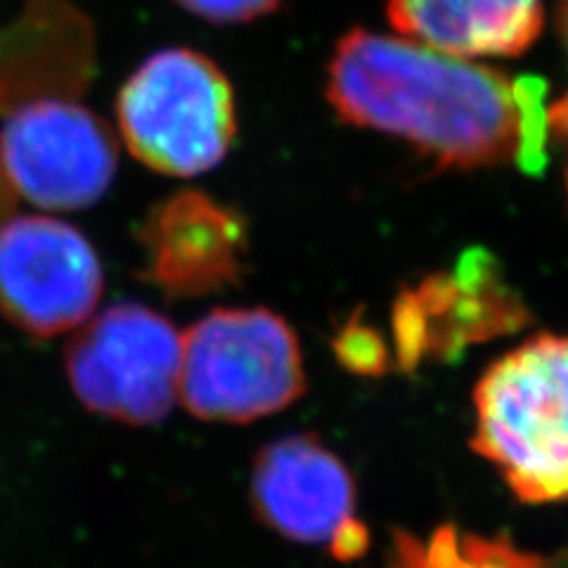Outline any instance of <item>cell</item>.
I'll use <instances>...</instances> for the list:
<instances>
[{
    "label": "cell",
    "mask_w": 568,
    "mask_h": 568,
    "mask_svg": "<svg viewBox=\"0 0 568 568\" xmlns=\"http://www.w3.org/2000/svg\"><path fill=\"white\" fill-rule=\"evenodd\" d=\"M190 14L213 24H240L277 10L280 0H175Z\"/></svg>",
    "instance_id": "12"
},
{
    "label": "cell",
    "mask_w": 568,
    "mask_h": 568,
    "mask_svg": "<svg viewBox=\"0 0 568 568\" xmlns=\"http://www.w3.org/2000/svg\"><path fill=\"white\" fill-rule=\"evenodd\" d=\"M104 290L102 263L77 227L48 216L0 223V315L48 339L91 320Z\"/></svg>",
    "instance_id": "7"
},
{
    "label": "cell",
    "mask_w": 568,
    "mask_h": 568,
    "mask_svg": "<svg viewBox=\"0 0 568 568\" xmlns=\"http://www.w3.org/2000/svg\"><path fill=\"white\" fill-rule=\"evenodd\" d=\"M140 244L152 287L171 298H200L240 282L246 225L209 194L183 190L150 211Z\"/></svg>",
    "instance_id": "9"
},
{
    "label": "cell",
    "mask_w": 568,
    "mask_h": 568,
    "mask_svg": "<svg viewBox=\"0 0 568 568\" xmlns=\"http://www.w3.org/2000/svg\"><path fill=\"white\" fill-rule=\"evenodd\" d=\"M14 197H17V194H14V190H12L10 181H8L3 162H0V223H3L12 213Z\"/></svg>",
    "instance_id": "15"
},
{
    "label": "cell",
    "mask_w": 568,
    "mask_h": 568,
    "mask_svg": "<svg viewBox=\"0 0 568 568\" xmlns=\"http://www.w3.org/2000/svg\"><path fill=\"white\" fill-rule=\"evenodd\" d=\"M403 36L457 58L519 55L542 29V0H390Z\"/></svg>",
    "instance_id": "11"
},
{
    "label": "cell",
    "mask_w": 568,
    "mask_h": 568,
    "mask_svg": "<svg viewBox=\"0 0 568 568\" xmlns=\"http://www.w3.org/2000/svg\"><path fill=\"white\" fill-rule=\"evenodd\" d=\"M0 119V162L14 194L33 206L79 211L110 190L116 138L81 100H39Z\"/></svg>",
    "instance_id": "6"
},
{
    "label": "cell",
    "mask_w": 568,
    "mask_h": 568,
    "mask_svg": "<svg viewBox=\"0 0 568 568\" xmlns=\"http://www.w3.org/2000/svg\"><path fill=\"white\" fill-rule=\"evenodd\" d=\"M398 540L400 545L396 547V561L390 564V568H432L422 547H415L405 536H398Z\"/></svg>",
    "instance_id": "14"
},
{
    "label": "cell",
    "mask_w": 568,
    "mask_h": 568,
    "mask_svg": "<svg viewBox=\"0 0 568 568\" xmlns=\"http://www.w3.org/2000/svg\"><path fill=\"white\" fill-rule=\"evenodd\" d=\"M252 500L265 526L284 538L325 545L336 559L361 557L369 532L355 519V484L344 462L313 436H290L263 448Z\"/></svg>",
    "instance_id": "8"
},
{
    "label": "cell",
    "mask_w": 568,
    "mask_h": 568,
    "mask_svg": "<svg viewBox=\"0 0 568 568\" xmlns=\"http://www.w3.org/2000/svg\"><path fill=\"white\" fill-rule=\"evenodd\" d=\"M474 450L524 503L568 500V336L507 353L474 394Z\"/></svg>",
    "instance_id": "2"
},
{
    "label": "cell",
    "mask_w": 568,
    "mask_h": 568,
    "mask_svg": "<svg viewBox=\"0 0 568 568\" xmlns=\"http://www.w3.org/2000/svg\"><path fill=\"white\" fill-rule=\"evenodd\" d=\"M181 353L183 336L169 317L126 301L79 327L67 346V377L88 410L152 424L178 400Z\"/></svg>",
    "instance_id": "5"
},
{
    "label": "cell",
    "mask_w": 568,
    "mask_h": 568,
    "mask_svg": "<svg viewBox=\"0 0 568 568\" xmlns=\"http://www.w3.org/2000/svg\"><path fill=\"white\" fill-rule=\"evenodd\" d=\"M561 31H564V39H566V48H568V0H561ZM547 121L552 123V126L568 140V95L564 100H559L552 110L547 112Z\"/></svg>",
    "instance_id": "13"
},
{
    "label": "cell",
    "mask_w": 568,
    "mask_h": 568,
    "mask_svg": "<svg viewBox=\"0 0 568 568\" xmlns=\"http://www.w3.org/2000/svg\"><path fill=\"white\" fill-rule=\"evenodd\" d=\"M123 145L152 171L192 178L219 166L237 133L233 85L190 48L154 52L116 98Z\"/></svg>",
    "instance_id": "3"
},
{
    "label": "cell",
    "mask_w": 568,
    "mask_h": 568,
    "mask_svg": "<svg viewBox=\"0 0 568 568\" xmlns=\"http://www.w3.org/2000/svg\"><path fill=\"white\" fill-rule=\"evenodd\" d=\"M304 388L296 334L271 311H211L183 336L178 400L194 417L254 422L290 407Z\"/></svg>",
    "instance_id": "4"
},
{
    "label": "cell",
    "mask_w": 568,
    "mask_h": 568,
    "mask_svg": "<svg viewBox=\"0 0 568 568\" xmlns=\"http://www.w3.org/2000/svg\"><path fill=\"white\" fill-rule=\"evenodd\" d=\"M327 98L355 126L394 133L443 164L488 166L542 159L545 88L424 43L355 29L327 67Z\"/></svg>",
    "instance_id": "1"
},
{
    "label": "cell",
    "mask_w": 568,
    "mask_h": 568,
    "mask_svg": "<svg viewBox=\"0 0 568 568\" xmlns=\"http://www.w3.org/2000/svg\"><path fill=\"white\" fill-rule=\"evenodd\" d=\"M93 74L95 29L69 0H29L0 29V116L39 100H81Z\"/></svg>",
    "instance_id": "10"
}]
</instances>
